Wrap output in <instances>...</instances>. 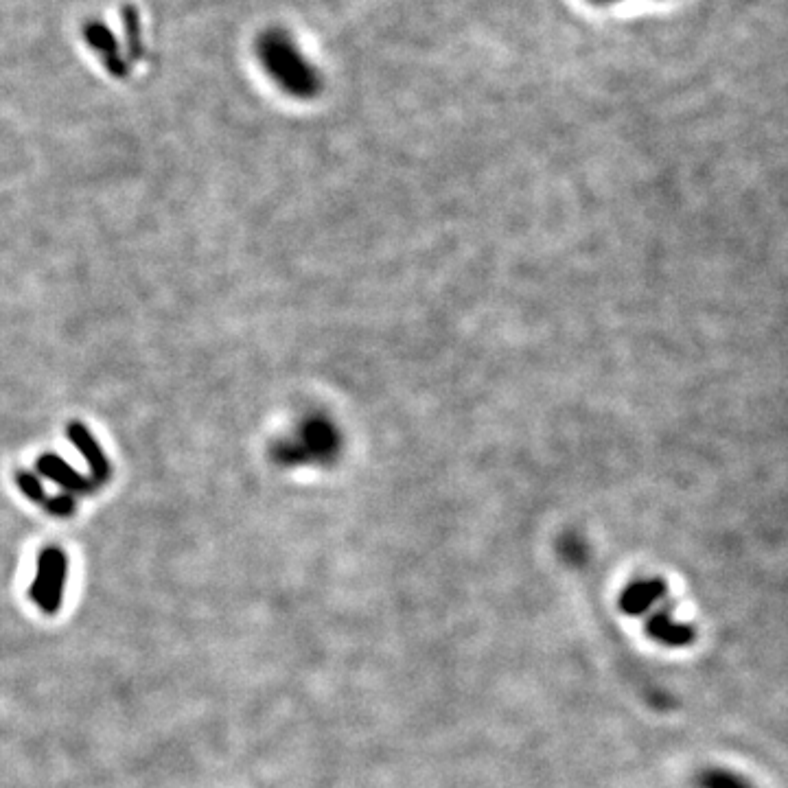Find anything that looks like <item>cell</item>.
<instances>
[{
	"label": "cell",
	"mask_w": 788,
	"mask_h": 788,
	"mask_svg": "<svg viewBox=\"0 0 788 788\" xmlns=\"http://www.w3.org/2000/svg\"><path fill=\"white\" fill-rule=\"evenodd\" d=\"M344 436L340 425L324 412H311L272 449L283 467H329L340 460Z\"/></svg>",
	"instance_id": "cell-1"
},
{
	"label": "cell",
	"mask_w": 788,
	"mask_h": 788,
	"mask_svg": "<svg viewBox=\"0 0 788 788\" xmlns=\"http://www.w3.org/2000/svg\"><path fill=\"white\" fill-rule=\"evenodd\" d=\"M259 62L276 86L294 99H314L322 90V77L296 42L283 29H268L257 40Z\"/></svg>",
	"instance_id": "cell-2"
},
{
	"label": "cell",
	"mask_w": 788,
	"mask_h": 788,
	"mask_svg": "<svg viewBox=\"0 0 788 788\" xmlns=\"http://www.w3.org/2000/svg\"><path fill=\"white\" fill-rule=\"evenodd\" d=\"M68 561L66 554L57 548H49L40 554L36 581L31 585V600L46 611L57 613L62 607V594L66 585Z\"/></svg>",
	"instance_id": "cell-3"
},
{
	"label": "cell",
	"mask_w": 788,
	"mask_h": 788,
	"mask_svg": "<svg viewBox=\"0 0 788 788\" xmlns=\"http://www.w3.org/2000/svg\"><path fill=\"white\" fill-rule=\"evenodd\" d=\"M84 38L86 42L92 46V49L97 51V55L101 57L103 66H106V71L114 77H127V62L123 60V53H121V46L117 42V38L112 36V31L101 25V22H90V25L84 27Z\"/></svg>",
	"instance_id": "cell-4"
},
{
	"label": "cell",
	"mask_w": 788,
	"mask_h": 788,
	"mask_svg": "<svg viewBox=\"0 0 788 788\" xmlns=\"http://www.w3.org/2000/svg\"><path fill=\"white\" fill-rule=\"evenodd\" d=\"M666 594L668 585L662 578H640V581L624 587L620 596V609L627 613V616H644V613Z\"/></svg>",
	"instance_id": "cell-5"
},
{
	"label": "cell",
	"mask_w": 788,
	"mask_h": 788,
	"mask_svg": "<svg viewBox=\"0 0 788 788\" xmlns=\"http://www.w3.org/2000/svg\"><path fill=\"white\" fill-rule=\"evenodd\" d=\"M38 471L46 478L57 482L62 486L64 491H71V493H90L95 489V480H88V478H81V475L66 465L62 458H57L53 454H44L38 460Z\"/></svg>",
	"instance_id": "cell-6"
},
{
	"label": "cell",
	"mask_w": 788,
	"mask_h": 788,
	"mask_svg": "<svg viewBox=\"0 0 788 788\" xmlns=\"http://www.w3.org/2000/svg\"><path fill=\"white\" fill-rule=\"evenodd\" d=\"M66 432H68V438H71L73 443L79 447L81 454H84L86 462L92 469V475H95V484L97 482H106L110 478V465H108L106 456L101 454V449L95 443V438H92V434L81 423H71V425H68Z\"/></svg>",
	"instance_id": "cell-7"
},
{
	"label": "cell",
	"mask_w": 788,
	"mask_h": 788,
	"mask_svg": "<svg viewBox=\"0 0 788 788\" xmlns=\"http://www.w3.org/2000/svg\"><path fill=\"white\" fill-rule=\"evenodd\" d=\"M646 633L666 646H688L694 640L692 627L675 622L668 611L655 613V616L646 622Z\"/></svg>",
	"instance_id": "cell-8"
},
{
	"label": "cell",
	"mask_w": 788,
	"mask_h": 788,
	"mask_svg": "<svg viewBox=\"0 0 788 788\" xmlns=\"http://www.w3.org/2000/svg\"><path fill=\"white\" fill-rule=\"evenodd\" d=\"M123 25H125V40H127V46H130L132 57L134 60H141V57L145 55L141 16H138V11L132 5L123 7Z\"/></svg>",
	"instance_id": "cell-9"
},
{
	"label": "cell",
	"mask_w": 788,
	"mask_h": 788,
	"mask_svg": "<svg viewBox=\"0 0 788 788\" xmlns=\"http://www.w3.org/2000/svg\"><path fill=\"white\" fill-rule=\"evenodd\" d=\"M16 482H18V486H20V491L25 493V495L29 497V500H33V502H44L42 484H40V480L36 478V475L27 473V471H20V473L16 475Z\"/></svg>",
	"instance_id": "cell-10"
},
{
	"label": "cell",
	"mask_w": 788,
	"mask_h": 788,
	"mask_svg": "<svg viewBox=\"0 0 788 788\" xmlns=\"http://www.w3.org/2000/svg\"><path fill=\"white\" fill-rule=\"evenodd\" d=\"M46 511L57 517H68L75 513V500L71 495H57L51 502H46Z\"/></svg>",
	"instance_id": "cell-11"
},
{
	"label": "cell",
	"mask_w": 788,
	"mask_h": 788,
	"mask_svg": "<svg viewBox=\"0 0 788 788\" xmlns=\"http://www.w3.org/2000/svg\"><path fill=\"white\" fill-rule=\"evenodd\" d=\"M598 5H611V3H620V0H594Z\"/></svg>",
	"instance_id": "cell-12"
}]
</instances>
